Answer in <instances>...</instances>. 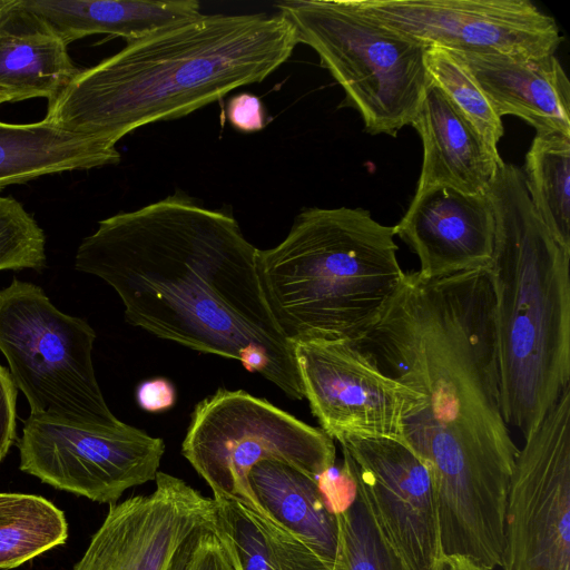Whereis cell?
Returning <instances> with one entry per match:
<instances>
[{"label":"cell","mask_w":570,"mask_h":570,"mask_svg":"<svg viewBox=\"0 0 570 570\" xmlns=\"http://www.w3.org/2000/svg\"><path fill=\"white\" fill-rule=\"evenodd\" d=\"M257 250L230 214L178 190L100 220L79 244L75 268L106 282L132 325L238 361L302 400L294 347L267 304Z\"/></svg>","instance_id":"obj_1"},{"label":"cell","mask_w":570,"mask_h":570,"mask_svg":"<svg viewBox=\"0 0 570 570\" xmlns=\"http://www.w3.org/2000/svg\"><path fill=\"white\" fill-rule=\"evenodd\" d=\"M389 375L424 394L404 443L455 440L514 464L519 449L501 409L488 268L404 275L379 321L354 343Z\"/></svg>","instance_id":"obj_2"},{"label":"cell","mask_w":570,"mask_h":570,"mask_svg":"<svg viewBox=\"0 0 570 570\" xmlns=\"http://www.w3.org/2000/svg\"><path fill=\"white\" fill-rule=\"evenodd\" d=\"M297 43L278 13H200L78 70L49 100L43 120L116 147L137 128L187 116L263 81Z\"/></svg>","instance_id":"obj_3"},{"label":"cell","mask_w":570,"mask_h":570,"mask_svg":"<svg viewBox=\"0 0 570 570\" xmlns=\"http://www.w3.org/2000/svg\"><path fill=\"white\" fill-rule=\"evenodd\" d=\"M487 194L501 409L525 438L570 386V250L537 215L519 167L503 163Z\"/></svg>","instance_id":"obj_4"},{"label":"cell","mask_w":570,"mask_h":570,"mask_svg":"<svg viewBox=\"0 0 570 570\" xmlns=\"http://www.w3.org/2000/svg\"><path fill=\"white\" fill-rule=\"evenodd\" d=\"M394 236L365 209L313 207L277 246L258 249L263 292L284 336L358 342L405 275Z\"/></svg>","instance_id":"obj_5"},{"label":"cell","mask_w":570,"mask_h":570,"mask_svg":"<svg viewBox=\"0 0 570 570\" xmlns=\"http://www.w3.org/2000/svg\"><path fill=\"white\" fill-rule=\"evenodd\" d=\"M345 92L367 134L396 136L411 125L428 86L426 47L353 9L346 0L275 4Z\"/></svg>","instance_id":"obj_6"},{"label":"cell","mask_w":570,"mask_h":570,"mask_svg":"<svg viewBox=\"0 0 570 570\" xmlns=\"http://www.w3.org/2000/svg\"><path fill=\"white\" fill-rule=\"evenodd\" d=\"M97 335L59 311L40 286L13 278L0 289V352L30 416L87 430L126 423L108 407L92 364Z\"/></svg>","instance_id":"obj_7"},{"label":"cell","mask_w":570,"mask_h":570,"mask_svg":"<svg viewBox=\"0 0 570 570\" xmlns=\"http://www.w3.org/2000/svg\"><path fill=\"white\" fill-rule=\"evenodd\" d=\"M181 453L213 497H230L255 508L250 469L277 460L318 478L335 465L334 441L264 399L220 389L196 404Z\"/></svg>","instance_id":"obj_8"},{"label":"cell","mask_w":570,"mask_h":570,"mask_svg":"<svg viewBox=\"0 0 570 570\" xmlns=\"http://www.w3.org/2000/svg\"><path fill=\"white\" fill-rule=\"evenodd\" d=\"M501 569L570 570V386L515 458Z\"/></svg>","instance_id":"obj_9"},{"label":"cell","mask_w":570,"mask_h":570,"mask_svg":"<svg viewBox=\"0 0 570 570\" xmlns=\"http://www.w3.org/2000/svg\"><path fill=\"white\" fill-rule=\"evenodd\" d=\"M303 395L333 441L387 438L404 443L406 420L425 405L424 394L385 373L353 342L293 343Z\"/></svg>","instance_id":"obj_10"},{"label":"cell","mask_w":570,"mask_h":570,"mask_svg":"<svg viewBox=\"0 0 570 570\" xmlns=\"http://www.w3.org/2000/svg\"><path fill=\"white\" fill-rule=\"evenodd\" d=\"M20 470L99 503L115 504L130 488L155 481L165 442L125 424L87 430L32 416L18 442Z\"/></svg>","instance_id":"obj_11"},{"label":"cell","mask_w":570,"mask_h":570,"mask_svg":"<svg viewBox=\"0 0 570 570\" xmlns=\"http://www.w3.org/2000/svg\"><path fill=\"white\" fill-rule=\"evenodd\" d=\"M360 13L428 47L510 56L554 55L556 20L529 0H346Z\"/></svg>","instance_id":"obj_12"},{"label":"cell","mask_w":570,"mask_h":570,"mask_svg":"<svg viewBox=\"0 0 570 570\" xmlns=\"http://www.w3.org/2000/svg\"><path fill=\"white\" fill-rule=\"evenodd\" d=\"M338 443L356 495L405 570H436L443 553L423 461L394 439L348 436Z\"/></svg>","instance_id":"obj_13"},{"label":"cell","mask_w":570,"mask_h":570,"mask_svg":"<svg viewBox=\"0 0 570 570\" xmlns=\"http://www.w3.org/2000/svg\"><path fill=\"white\" fill-rule=\"evenodd\" d=\"M155 481L151 493L110 504L73 570H185L215 523L214 500L165 472Z\"/></svg>","instance_id":"obj_14"},{"label":"cell","mask_w":570,"mask_h":570,"mask_svg":"<svg viewBox=\"0 0 570 570\" xmlns=\"http://www.w3.org/2000/svg\"><path fill=\"white\" fill-rule=\"evenodd\" d=\"M394 232L419 257L417 272L426 278L489 268L492 262L495 222L488 194L446 186L415 193Z\"/></svg>","instance_id":"obj_15"},{"label":"cell","mask_w":570,"mask_h":570,"mask_svg":"<svg viewBox=\"0 0 570 570\" xmlns=\"http://www.w3.org/2000/svg\"><path fill=\"white\" fill-rule=\"evenodd\" d=\"M449 51L470 70L501 117L517 116L537 134L570 136V82L554 55Z\"/></svg>","instance_id":"obj_16"},{"label":"cell","mask_w":570,"mask_h":570,"mask_svg":"<svg viewBox=\"0 0 570 570\" xmlns=\"http://www.w3.org/2000/svg\"><path fill=\"white\" fill-rule=\"evenodd\" d=\"M411 125L423 145L415 193L446 186L470 195L487 194L504 161L432 80Z\"/></svg>","instance_id":"obj_17"},{"label":"cell","mask_w":570,"mask_h":570,"mask_svg":"<svg viewBox=\"0 0 570 570\" xmlns=\"http://www.w3.org/2000/svg\"><path fill=\"white\" fill-rule=\"evenodd\" d=\"M78 70L57 30L13 0L0 16V97L6 102L49 101Z\"/></svg>","instance_id":"obj_18"},{"label":"cell","mask_w":570,"mask_h":570,"mask_svg":"<svg viewBox=\"0 0 570 570\" xmlns=\"http://www.w3.org/2000/svg\"><path fill=\"white\" fill-rule=\"evenodd\" d=\"M69 45L92 35L132 42L199 16L196 0H20Z\"/></svg>","instance_id":"obj_19"},{"label":"cell","mask_w":570,"mask_h":570,"mask_svg":"<svg viewBox=\"0 0 570 570\" xmlns=\"http://www.w3.org/2000/svg\"><path fill=\"white\" fill-rule=\"evenodd\" d=\"M255 508L334 562L337 523L318 480L277 460L255 464L247 476Z\"/></svg>","instance_id":"obj_20"},{"label":"cell","mask_w":570,"mask_h":570,"mask_svg":"<svg viewBox=\"0 0 570 570\" xmlns=\"http://www.w3.org/2000/svg\"><path fill=\"white\" fill-rule=\"evenodd\" d=\"M120 154L94 137L46 122L0 121V190L45 175L116 165Z\"/></svg>","instance_id":"obj_21"},{"label":"cell","mask_w":570,"mask_h":570,"mask_svg":"<svg viewBox=\"0 0 570 570\" xmlns=\"http://www.w3.org/2000/svg\"><path fill=\"white\" fill-rule=\"evenodd\" d=\"M215 530L235 570H334L308 544L230 497H213Z\"/></svg>","instance_id":"obj_22"},{"label":"cell","mask_w":570,"mask_h":570,"mask_svg":"<svg viewBox=\"0 0 570 570\" xmlns=\"http://www.w3.org/2000/svg\"><path fill=\"white\" fill-rule=\"evenodd\" d=\"M522 173L537 215L552 236L570 250V136L537 134Z\"/></svg>","instance_id":"obj_23"},{"label":"cell","mask_w":570,"mask_h":570,"mask_svg":"<svg viewBox=\"0 0 570 570\" xmlns=\"http://www.w3.org/2000/svg\"><path fill=\"white\" fill-rule=\"evenodd\" d=\"M65 514L47 499L0 493V569L16 568L65 543Z\"/></svg>","instance_id":"obj_24"},{"label":"cell","mask_w":570,"mask_h":570,"mask_svg":"<svg viewBox=\"0 0 570 570\" xmlns=\"http://www.w3.org/2000/svg\"><path fill=\"white\" fill-rule=\"evenodd\" d=\"M426 69L431 80L475 128L487 145L499 153L503 136L502 117L497 112L465 65L451 51L428 47Z\"/></svg>","instance_id":"obj_25"},{"label":"cell","mask_w":570,"mask_h":570,"mask_svg":"<svg viewBox=\"0 0 570 570\" xmlns=\"http://www.w3.org/2000/svg\"><path fill=\"white\" fill-rule=\"evenodd\" d=\"M335 517L337 546L334 570H405L357 495L350 505L335 512Z\"/></svg>","instance_id":"obj_26"},{"label":"cell","mask_w":570,"mask_h":570,"mask_svg":"<svg viewBox=\"0 0 570 570\" xmlns=\"http://www.w3.org/2000/svg\"><path fill=\"white\" fill-rule=\"evenodd\" d=\"M46 262L42 228L21 203L0 195V271H41Z\"/></svg>","instance_id":"obj_27"},{"label":"cell","mask_w":570,"mask_h":570,"mask_svg":"<svg viewBox=\"0 0 570 570\" xmlns=\"http://www.w3.org/2000/svg\"><path fill=\"white\" fill-rule=\"evenodd\" d=\"M185 570H235L215 523L200 534Z\"/></svg>","instance_id":"obj_28"},{"label":"cell","mask_w":570,"mask_h":570,"mask_svg":"<svg viewBox=\"0 0 570 570\" xmlns=\"http://www.w3.org/2000/svg\"><path fill=\"white\" fill-rule=\"evenodd\" d=\"M226 117L235 129L246 134L259 131L266 126L263 102L248 92H240L228 100Z\"/></svg>","instance_id":"obj_29"},{"label":"cell","mask_w":570,"mask_h":570,"mask_svg":"<svg viewBox=\"0 0 570 570\" xmlns=\"http://www.w3.org/2000/svg\"><path fill=\"white\" fill-rule=\"evenodd\" d=\"M17 387L0 364V461L8 454L17 439Z\"/></svg>","instance_id":"obj_30"},{"label":"cell","mask_w":570,"mask_h":570,"mask_svg":"<svg viewBox=\"0 0 570 570\" xmlns=\"http://www.w3.org/2000/svg\"><path fill=\"white\" fill-rule=\"evenodd\" d=\"M138 405L147 412H161L170 409L176 402L174 385L164 377L141 382L136 391Z\"/></svg>","instance_id":"obj_31"},{"label":"cell","mask_w":570,"mask_h":570,"mask_svg":"<svg viewBox=\"0 0 570 570\" xmlns=\"http://www.w3.org/2000/svg\"><path fill=\"white\" fill-rule=\"evenodd\" d=\"M436 570H490L461 556H444Z\"/></svg>","instance_id":"obj_32"},{"label":"cell","mask_w":570,"mask_h":570,"mask_svg":"<svg viewBox=\"0 0 570 570\" xmlns=\"http://www.w3.org/2000/svg\"><path fill=\"white\" fill-rule=\"evenodd\" d=\"M13 0H0V16L12 3Z\"/></svg>","instance_id":"obj_33"},{"label":"cell","mask_w":570,"mask_h":570,"mask_svg":"<svg viewBox=\"0 0 570 570\" xmlns=\"http://www.w3.org/2000/svg\"><path fill=\"white\" fill-rule=\"evenodd\" d=\"M3 102H6V100L2 97H0V105Z\"/></svg>","instance_id":"obj_34"}]
</instances>
